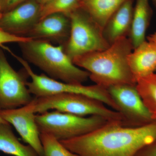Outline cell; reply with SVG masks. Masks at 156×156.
Masks as SVG:
<instances>
[{
    "label": "cell",
    "instance_id": "obj_1",
    "mask_svg": "<svg viewBox=\"0 0 156 156\" xmlns=\"http://www.w3.org/2000/svg\"><path fill=\"white\" fill-rule=\"evenodd\" d=\"M156 140V121L138 127L110 121L88 134L60 141L79 156H135Z\"/></svg>",
    "mask_w": 156,
    "mask_h": 156
},
{
    "label": "cell",
    "instance_id": "obj_2",
    "mask_svg": "<svg viewBox=\"0 0 156 156\" xmlns=\"http://www.w3.org/2000/svg\"><path fill=\"white\" fill-rule=\"evenodd\" d=\"M133 50L130 37H123L105 50L77 56L73 61L88 72L89 78L96 85L105 89L122 84L136 85L128 61Z\"/></svg>",
    "mask_w": 156,
    "mask_h": 156
},
{
    "label": "cell",
    "instance_id": "obj_3",
    "mask_svg": "<svg viewBox=\"0 0 156 156\" xmlns=\"http://www.w3.org/2000/svg\"><path fill=\"white\" fill-rule=\"evenodd\" d=\"M18 44L23 58L52 79L64 83L83 84L89 77L88 72L73 63L62 45L54 46L48 41L34 39Z\"/></svg>",
    "mask_w": 156,
    "mask_h": 156
},
{
    "label": "cell",
    "instance_id": "obj_4",
    "mask_svg": "<svg viewBox=\"0 0 156 156\" xmlns=\"http://www.w3.org/2000/svg\"><path fill=\"white\" fill-rule=\"evenodd\" d=\"M29 104L35 114L54 110L80 116H99L109 122L123 121L119 112L108 108L99 100L81 94L62 93L34 97Z\"/></svg>",
    "mask_w": 156,
    "mask_h": 156
},
{
    "label": "cell",
    "instance_id": "obj_5",
    "mask_svg": "<svg viewBox=\"0 0 156 156\" xmlns=\"http://www.w3.org/2000/svg\"><path fill=\"white\" fill-rule=\"evenodd\" d=\"M11 53L28 73L30 82L27 83L29 91L35 97L48 96L58 93H69L81 94L95 98L104 103L114 110L119 112V108L107 89L98 85L84 86L83 84L69 83L54 80L47 75L37 74L34 73L29 64L22 57Z\"/></svg>",
    "mask_w": 156,
    "mask_h": 156
},
{
    "label": "cell",
    "instance_id": "obj_6",
    "mask_svg": "<svg viewBox=\"0 0 156 156\" xmlns=\"http://www.w3.org/2000/svg\"><path fill=\"white\" fill-rule=\"evenodd\" d=\"M36 121L40 133L50 134L59 141L88 134L109 122L99 116H80L55 110L36 115Z\"/></svg>",
    "mask_w": 156,
    "mask_h": 156
},
{
    "label": "cell",
    "instance_id": "obj_7",
    "mask_svg": "<svg viewBox=\"0 0 156 156\" xmlns=\"http://www.w3.org/2000/svg\"><path fill=\"white\" fill-rule=\"evenodd\" d=\"M70 31L67 41L62 45L72 59L87 53L105 50L110 44L103 29L83 10L79 8L69 15Z\"/></svg>",
    "mask_w": 156,
    "mask_h": 156
},
{
    "label": "cell",
    "instance_id": "obj_8",
    "mask_svg": "<svg viewBox=\"0 0 156 156\" xmlns=\"http://www.w3.org/2000/svg\"><path fill=\"white\" fill-rule=\"evenodd\" d=\"M28 73L23 68L16 71L9 64L0 48V110L27 105L34 98L27 87Z\"/></svg>",
    "mask_w": 156,
    "mask_h": 156
},
{
    "label": "cell",
    "instance_id": "obj_9",
    "mask_svg": "<svg viewBox=\"0 0 156 156\" xmlns=\"http://www.w3.org/2000/svg\"><path fill=\"white\" fill-rule=\"evenodd\" d=\"M107 89L119 107L125 126L138 127L154 121L143 101L136 84L116 85Z\"/></svg>",
    "mask_w": 156,
    "mask_h": 156
},
{
    "label": "cell",
    "instance_id": "obj_10",
    "mask_svg": "<svg viewBox=\"0 0 156 156\" xmlns=\"http://www.w3.org/2000/svg\"><path fill=\"white\" fill-rule=\"evenodd\" d=\"M0 116L13 125L24 142L35 151L39 156H44L41 133L36 121V114L30 104L8 110H0Z\"/></svg>",
    "mask_w": 156,
    "mask_h": 156
},
{
    "label": "cell",
    "instance_id": "obj_11",
    "mask_svg": "<svg viewBox=\"0 0 156 156\" xmlns=\"http://www.w3.org/2000/svg\"><path fill=\"white\" fill-rule=\"evenodd\" d=\"M41 7L37 0L26 1L3 13L0 28L13 35L26 37L40 20Z\"/></svg>",
    "mask_w": 156,
    "mask_h": 156
},
{
    "label": "cell",
    "instance_id": "obj_12",
    "mask_svg": "<svg viewBox=\"0 0 156 156\" xmlns=\"http://www.w3.org/2000/svg\"><path fill=\"white\" fill-rule=\"evenodd\" d=\"M69 16L61 13L50 14L40 20L26 37L64 44L70 31Z\"/></svg>",
    "mask_w": 156,
    "mask_h": 156
},
{
    "label": "cell",
    "instance_id": "obj_13",
    "mask_svg": "<svg viewBox=\"0 0 156 156\" xmlns=\"http://www.w3.org/2000/svg\"><path fill=\"white\" fill-rule=\"evenodd\" d=\"M130 69L136 82L156 70V45L144 41L134 48L128 58Z\"/></svg>",
    "mask_w": 156,
    "mask_h": 156
},
{
    "label": "cell",
    "instance_id": "obj_14",
    "mask_svg": "<svg viewBox=\"0 0 156 156\" xmlns=\"http://www.w3.org/2000/svg\"><path fill=\"white\" fill-rule=\"evenodd\" d=\"M133 0H127L110 17L103 30L104 35L110 44L130 34L133 19Z\"/></svg>",
    "mask_w": 156,
    "mask_h": 156
},
{
    "label": "cell",
    "instance_id": "obj_15",
    "mask_svg": "<svg viewBox=\"0 0 156 156\" xmlns=\"http://www.w3.org/2000/svg\"><path fill=\"white\" fill-rule=\"evenodd\" d=\"M127 0H80V8L103 29L115 11Z\"/></svg>",
    "mask_w": 156,
    "mask_h": 156
},
{
    "label": "cell",
    "instance_id": "obj_16",
    "mask_svg": "<svg viewBox=\"0 0 156 156\" xmlns=\"http://www.w3.org/2000/svg\"><path fill=\"white\" fill-rule=\"evenodd\" d=\"M151 13L149 0H136L129 37L134 49L145 41Z\"/></svg>",
    "mask_w": 156,
    "mask_h": 156
},
{
    "label": "cell",
    "instance_id": "obj_17",
    "mask_svg": "<svg viewBox=\"0 0 156 156\" xmlns=\"http://www.w3.org/2000/svg\"><path fill=\"white\" fill-rule=\"evenodd\" d=\"M0 151L14 156H39L30 146L20 142L9 123H0Z\"/></svg>",
    "mask_w": 156,
    "mask_h": 156
},
{
    "label": "cell",
    "instance_id": "obj_18",
    "mask_svg": "<svg viewBox=\"0 0 156 156\" xmlns=\"http://www.w3.org/2000/svg\"><path fill=\"white\" fill-rule=\"evenodd\" d=\"M136 88L153 119L156 121V73L138 79Z\"/></svg>",
    "mask_w": 156,
    "mask_h": 156
},
{
    "label": "cell",
    "instance_id": "obj_19",
    "mask_svg": "<svg viewBox=\"0 0 156 156\" xmlns=\"http://www.w3.org/2000/svg\"><path fill=\"white\" fill-rule=\"evenodd\" d=\"M80 7V0H51L41 7L40 20L56 13H61L69 16Z\"/></svg>",
    "mask_w": 156,
    "mask_h": 156
},
{
    "label": "cell",
    "instance_id": "obj_20",
    "mask_svg": "<svg viewBox=\"0 0 156 156\" xmlns=\"http://www.w3.org/2000/svg\"><path fill=\"white\" fill-rule=\"evenodd\" d=\"M44 156H79L69 150L59 140L50 134L41 133Z\"/></svg>",
    "mask_w": 156,
    "mask_h": 156
},
{
    "label": "cell",
    "instance_id": "obj_21",
    "mask_svg": "<svg viewBox=\"0 0 156 156\" xmlns=\"http://www.w3.org/2000/svg\"><path fill=\"white\" fill-rule=\"evenodd\" d=\"M32 39L26 37L16 36L6 32L0 28V46L3 44L9 43L24 42L30 41Z\"/></svg>",
    "mask_w": 156,
    "mask_h": 156
},
{
    "label": "cell",
    "instance_id": "obj_22",
    "mask_svg": "<svg viewBox=\"0 0 156 156\" xmlns=\"http://www.w3.org/2000/svg\"><path fill=\"white\" fill-rule=\"evenodd\" d=\"M27 0H0L3 13L12 10Z\"/></svg>",
    "mask_w": 156,
    "mask_h": 156
},
{
    "label": "cell",
    "instance_id": "obj_23",
    "mask_svg": "<svg viewBox=\"0 0 156 156\" xmlns=\"http://www.w3.org/2000/svg\"><path fill=\"white\" fill-rule=\"evenodd\" d=\"M135 156H156V140L143 148Z\"/></svg>",
    "mask_w": 156,
    "mask_h": 156
},
{
    "label": "cell",
    "instance_id": "obj_24",
    "mask_svg": "<svg viewBox=\"0 0 156 156\" xmlns=\"http://www.w3.org/2000/svg\"><path fill=\"white\" fill-rule=\"evenodd\" d=\"M148 40L149 41L152 42L156 45V32L149 37L148 38Z\"/></svg>",
    "mask_w": 156,
    "mask_h": 156
},
{
    "label": "cell",
    "instance_id": "obj_25",
    "mask_svg": "<svg viewBox=\"0 0 156 156\" xmlns=\"http://www.w3.org/2000/svg\"><path fill=\"white\" fill-rule=\"evenodd\" d=\"M37 1L38 3L40 4L41 7H42V6L46 4L49 2L51 0H37Z\"/></svg>",
    "mask_w": 156,
    "mask_h": 156
},
{
    "label": "cell",
    "instance_id": "obj_26",
    "mask_svg": "<svg viewBox=\"0 0 156 156\" xmlns=\"http://www.w3.org/2000/svg\"><path fill=\"white\" fill-rule=\"evenodd\" d=\"M0 123H9L6 122L5 120L3 119L0 116Z\"/></svg>",
    "mask_w": 156,
    "mask_h": 156
},
{
    "label": "cell",
    "instance_id": "obj_27",
    "mask_svg": "<svg viewBox=\"0 0 156 156\" xmlns=\"http://www.w3.org/2000/svg\"><path fill=\"white\" fill-rule=\"evenodd\" d=\"M3 13L2 12V7H1V3H0V18L2 17V16Z\"/></svg>",
    "mask_w": 156,
    "mask_h": 156
},
{
    "label": "cell",
    "instance_id": "obj_28",
    "mask_svg": "<svg viewBox=\"0 0 156 156\" xmlns=\"http://www.w3.org/2000/svg\"></svg>",
    "mask_w": 156,
    "mask_h": 156
}]
</instances>
